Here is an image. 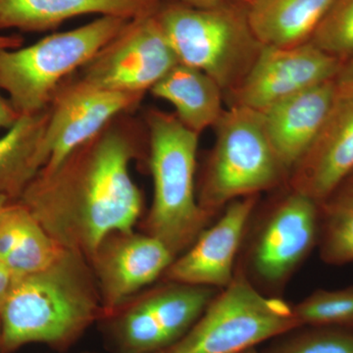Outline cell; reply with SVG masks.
I'll return each mask as SVG.
<instances>
[{"label":"cell","mask_w":353,"mask_h":353,"mask_svg":"<svg viewBox=\"0 0 353 353\" xmlns=\"http://www.w3.org/2000/svg\"><path fill=\"white\" fill-rule=\"evenodd\" d=\"M301 328L294 308L267 296L236 269L233 281L220 290L196 324L170 353H240Z\"/></svg>","instance_id":"cell-8"},{"label":"cell","mask_w":353,"mask_h":353,"mask_svg":"<svg viewBox=\"0 0 353 353\" xmlns=\"http://www.w3.org/2000/svg\"><path fill=\"white\" fill-rule=\"evenodd\" d=\"M334 0H250L248 15L263 46L288 48L308 43Z\"/></svg>","instance_id":"cell-20"},{"label":"cell","mask_w":353,"mask_h":353,"mask_svg":"<svg viewBox=\"0 0 353 353\" xmlns=\"http://www.w3.org/2000/svg\"><path fill=\"white\" fill-rule=\"evenodd\" d=\"M216 128V141L197 194L199 205L214 217L236 199L259 196L285 179L259 111L231 105Z\"/></svg>","instance_id":"cell-6"},{"label":"cell","mask_w":353,"mask_h":353,"mask_svg":"<svg viewBox=\"0 0 353 353\" xmlns=\"http://www.w3.org/2000/svg\"><path fill=\"white\" fill-rule=\"evenodd\" d=\"M10 201L8 199H6V197L4 196H0V208H2V206L4 205V204H6L7 202Z\"/></svg>","instance_id":"cell-31"},{"label":"cell","mask_w":353,"mask_h":353,"mask_svg":"<svg viewBox=\"0 0 353 353\" xmlns=\"http://www.w3.org/2000/svg\"><path fill=\"white\" fill-rule=\"evenodd\" d=\"M64 250L22 202L0 208V261L14 277L48 268Z\"/></svg>","instance_id":"cell-18"},{"label":"cell","mask_w":353,"mask_h":353,"mask_svg":"<svg viewBox=\"0 0 353 353\" xmlns=\"http://www.w3.org/2000/svg\"><path fill=\"white\" fill-rule=\"evenodd\" d=\"M14 279L15 277L10 273V271L0 261V305L8 294L11 285L13 284Z\"/></svg>","instance_id":"cell-28"},{"label":"cell","mask_w":353,"mask_h":353,"mask_svg":"<svg viewBox=\"0 0 353 353\" xmlns=\"http://www.w3.org/2000/svg\"><path fill=\"white\" fill-rule=\"evenodd\" d=\"M336 99V83L331 80L262 111L271 145L289 174L317 139Z\"/></svg>","instance_id":"cell-16"},{"label":"cell","mask_w":353,"mask_h":353,"mask_svg":"<svg viewBox=\"0 0 353 353\" xmlns=\"http://www.w3.org/2000/svg\"><path fill=\"white\" fill-rule=\"evenodd\" d=\"M0 339H1V323H0Z\"/></svg>","instance_id":"cell-34"},{"label":"cell","mask_w":353,"mask_h":353,"mask_svg":"<svg viewBox=\"0 0 353 353\" xmlns=\"http://www.w3.org/2000/svg\"><path fill=\"white\" fill-rule=\"evenodd\" d=\"M320 257L341 266L353 262V173L319 204Z\"/></svg>","instance_id":"cell-22"},{"label":"cell","mask_w":353,"mask_h":353,"mask_svg":"<svg viewBox=\"0 0 353 353\" xmlns=\"http://www.w3.org/2000/svg\"><path fill=\"white\" fill-rule=\"evenodd\" d=\"M292 308L301 327L353 330V287L315 290Z\"/></svg>","instance_id":"cell-23"},{"label":"cell","mask_w":353,"mask_h":353,"mask_svg":"<svg viewBox=\"0 0 353 353\" xmlns=\"http://www.w3.org/2000/svg\"><path fill=\"white\" fill-rule=\"evenodd\" d=\"M155 11L128 21L85 66L77 79L92 87L145 94L176 64Z\"/></svg>","instance_id":"cell-9"},{"label":"cell","mask_w":353,"mask_h":353,"mask_svg":"<svg viewBox=\"0 0 353 353\" xmlns=\"http://www.w3.org/2000/svg\"><path fill=\"white\" fill-rule=\"evenodd\" d=\"M160 0H0V30L41 32L81 16L132 20L157 10Z\"/></svg>","instance_id":"cell-17"},{"label":"cell","mask_w":353,"mask_h":353,"mask_svg":"<svg viewBox=\"0 0 353 353\" xmlns=\"http://www.w3.org/2000/svg\"><path fill=\"white\" fill-rule=\"evenodd\" d=\"M128 21L101 16L31 46L0 50V90L20 116L43 112L62 83L85 66Z\"/></svg>","instance_id":"cell-5"},{"label":"cell","mask_w":353,"mask_h":353,"mask_svg":"<svg viewBox=\"0 0 353 353\" xmlns=\"http://www.w3.org/2000/svg\"><path fill=\"white\" fill-rule=\"evenodd\" d=\"M319 228V204L290 188L261 214L252 215L236 269L260 292L277 296L318 245Z\"/></svg>","instance_id":"cell-7"},{"label":"cell","mask_w":353,"mask_h":353,"mask_svg":"<svg viewBox=\"0 0 353 353\" xmlns=\"http://www.w3.org/2000/svg\"><path fill=\"white\" fill-rule=\"evenodd\" d=\"M101 316L90 262L65 250L48 268L14 279L0 305V353L36 343L66 347Z\"/></svg>","instance_id":"cell-2"},{"label":"cell","mask_w":353,"mask_h":353,"mask_svg":"<svg viewBox=\"0 0 353 353\" xmlns=\"http://www.w3.org/2000/svg\"><path fill=\"white\" fill-rule=\"evenodd\" d=\"M24 38L20 34H0V50H15L24 46Z\"/></svg>","instance_id":"cell-29"},{"label":"cell","mask_w":353,"mask_h":353,"mask_svg":"<svg viewBox=\"0 0 353 353\" xmlns=\"http://www.w3.org/2000/svg\"><path fill=\"white\" fill-rule=\"evenodd\" d=\"M126 116L54 170L39 171L19 199L58 245L88 262L110 234L134 231L143 210V194L130 174L139 143Z\"/></svg>","instance_id":"cell-1"},{"label":"cell","mask_w":353,"mask_h":353,"mask_svg":"<svg viewBox=\"0 0 353 353\" xmlns=\"http://www.w3.org/2000/svg\"><path fill=\"white\" fill-rule=\"evenodd\" d=\"M173 1L182 2V3L196 7H208L228 1H240L248 3L250 0H173Z\"/></svg>","instance_id":"cell-30"},{"label":"cell","mask_w":353,"mask_h":353,"mask_svg":"<svg viewBox=\"0 0 353 353\" xmlns=\"http://www.w3.org/2000/svg\"><path fill=\"white\" fill-rule=\"evenodd\" d=\"M175 259L150 234L134 231L110 234L90 260L104 316L118 312L130 297L164 275Z\"/></svg>","instance_id":"cell-13"},{"label":"cell","mask_w":353,"mask_h":353,"mask_svg":"<svg viewBox=\"0 0 353 353\" xmlns=\"http://www.w3.org/2000/svg\"><path fill=\"white\" fill-rule=\"evenodd\" d=\"M143 97L92 87L77 78L67 79L48 108L43 139L46 163L41 171L54 170L109 123L138 108Z\"/></svg>","instance_id":"cell-11"},{"label":"cell","mask_w":353,"mask_h":353,"mask_svg":"<svg viewBox=\"0 0 353 353\" xmlns=\"http://www.w3.org/2000/svg\"><path fill=\"white\" fill-rule=\"evenodd\" d=\"M48 108L21 116L0 138V196L19 201L28 185L46 163L43 139Z\"/></svg>","instance_id":"cell-21"},{"label":"cell","mask_w":353,"mask_h":353,"mask_svg":"<svg viewBox=\"0 0 353 353\" xmlns=\"http://www.w3.org/2000/svg\"><path fill=\"white\" fill-rule=\"evenodd\" d=\"M311 43L343 62L353 57V0H334Z\"/></svg>","instance_id":"cell-24"},{"label":"cell","mask_w":353,"mask_h":353,"mask_svg":"<svg viewBox=\"0 0 353 353\" xmlns=\"http://www.w3.org/2000/svg\"><path fill=\"white\" fill-rule=\"evenodd\" d=\"M240 353H259L257 352L256 348H250V350H245V352H240Z\"/></svg>","instance_id":"cell-32"},{"label":"cell","mask_w":353,"mask_h":353,"mask_svg":"<svg viewBox=\"0 0 353 353\" xmlns=\"http://www.w3.org/2000/svg\"><path fill=\"white\" fill-rule=\"evenodd\" d=\"M268 353H353V331L307 327L290 334Z\"/></svg>","instance_id":"cell-25"},{"label":"cell","mask_w":353,"mask_h":353,"mask_svg":"<svg viewBox=\"0 0 353 353\" xmlns=\"http://www.w3.org/2000/svg\"><path fill=\"white\" fill-rule=\"evenodd\" d=\"M353 173V90L336 95L313 145L290 172V189L318 204Z\"/></svg>","instance_id":"cell-15"},{"label":"cell","mask_w":353,"mask_h":353,"mask_svg":"<svg viewBox=\"0 0 353 353\" xmlns=\"http://www.w3.org/2000/svg\"><path fill=\"white\" fill-rule=\"evenodd\" d=\"M155 16L179 62L208 74L229 94L263 48L250 24L245 2L196 7L160 0Z\"/></svg>","instance_id":"cell-4"},{"label":"cell","mask_w":353,"mask_h":353,"mask_svg":"<svg viewBox=\"0 0 353 353\" xmlns=\"http://www.w3.org/2000/svg\"><path fill=\"white\" fill-rule=\"evenodd\" d=\"M220 290L167 282L123 308L116 325L123 353H158L182 340Z\"/></svg>","instance_id":"cell-10"},{"label":"cell","mask_w":353,"mask_h":353,"mask_svg":"<svg viewBox=\"0 0 353 353\" xmlns=\"http://www.w3.org/2000/svg\"><path fill=\"white\" fill-rule=\"evenodd\" d=\"M259 196L241 197L206 227L194 243L176 257L164 273L166 282L204 285L222 290L233 281L236 259Z\"/></svg>","instance_id":"cell-14"},{"label":"cell","mask_w":353,"mask_h":353,"mask_svg":"<svg viewBox=\"0 0 353 353\" xmlns=\"http://www.w3.org/2000/svg\"><path fill=\"white\" fill-rule=\"evenodd\" d=\"M153 97L169 102L178 119L201 134L215 127L223 109V90L208 74L179 62L150 90Z\"/></svg>","instance_id":"cell-19"},{"label":"cell","mask_w":353,"mask_h":353,"mask_svg":"<svg viewBox=\"0 0 353 353\" xmlns=\"http://www.w3.org/2000/svg\"><path fill=\"white\" fill-rule=\"evenodd\" d=\"M343 62L308 41L296 46H263L239 87L231 105L266 110L273 104L334 80Z\"/></svg>","instance_id":"cell-12"},{"label":"cell","mask_w":353,"mask_h":353,"mask_svg":"<svg viewBox=\"0 0 353 353\" xmlns=\"http://www.w3.org/2000/svg\"><path fill=\"white\" fill-rule=\"evenodd\" d=\"M336 95L348 94L353 90V57L343 64L334 79Z\"/></svg>","instance_id":"cell-26"},{"label":"cell","mask_w":353,"mask_h":353,"mask_svg":"<svg viewBox=\"0 0 353 353\" xmlns=\"http://www.w3.org/2000/svg\"><path fill=\"white\" fill-rule=\"evenodd\" d=\"M153 181L152 208L145 232L175 256L188 250L213 219L199 205L196 192L199 134L175 113L150 110L145 116Z\"/></svg>","instance_id":"cell-3"},{"label":"cell","mask_w":353,"mask_h":353,"mask_svg":"<svg viewBox=\"0 0 353 353\" xmlns=\"http://www.w3.org/2000/svg\"><path fill=\"white\" fill-rule=\"evenodd\" d=\"M20 117L8 97H4L0 90V130H8Z\"/></svg>","instance_id":"cell-27"},{"label":"cell","mask_w":353,"mask_h":353,"mask_svg":"<svg viewBox=\"0 0 353 353\" xmlns=\"http://www.w3.org/2000/svg\"><path fill=\"white\" fill-rule=\"evenodd\" d=\"M158 353H170V352H169V350H163V352H158Z\"/></svg>","instance_id":"cell-33"}]
</instances>
